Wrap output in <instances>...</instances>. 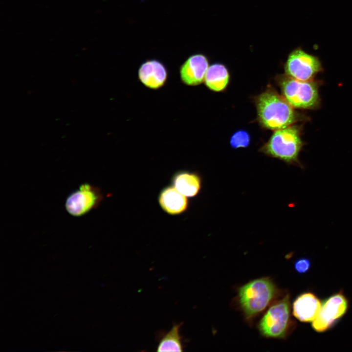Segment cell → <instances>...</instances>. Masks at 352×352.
Returning <instances> with one entry per match:
<instances>
[{
  "label": "cell",
  "instance_id": "5",
  "mask_svg": "<svg viewBox=\"0 0 352 352\" xmlns=\"http://www.w3.org/2000/svg\"><path fill=\"white\" fill-rule=\"evenodd\" d=\"M277 82L282 95L294 109L316 110L320 107V82L301 81L286 75L278 77Z\"/></svg>",
  "mask_w": 352,
  "mask_h": 352
},
{
  "label": "cell",
  "instance_id": "3",
  "mask_svg": "<svg viewBox=\"0 0 352 352\" xmlns=\"http://www.w3.org/2000/svg\"><path fill=\"white\" fill-rule=\"evenodd\" d=\"M304 145L301 138V127L292 125L275 131L260 151L288 164L301 167L299 156Z\"/></svg>",
  "mask_w": 352,
  "mask_h": 352
},
{
  "label": "cell",
  "instance_id": "6",
  "mask_svg": "<svg viewBox=\"0 0 352 352\" xmlns=\"http://www.w3.org/2000/svg\"><path fill=\"white\" fill-rule=\"evenodd\" d=\"M323 70L319 58L308 53L301 47L295 48L289 54L285 65L286 75L301 81L313 80Z\"/></svg>",
  "mask_w": 352,
  "mask_h": 352
},
{
  "label": "cell",
  "instance_id": "14",
  "mask_svg": "<svg viewBox=\"0 0 352 352\" xmlns=\"http://www.w3.org/2000/svg\"><path fill=\"white\" fill-rule=\"evenodd\" d=\"M229 79V73L226 67L221 64L216 63L209 66L204 83L209 89L219 92L226 88Z\"/></svg>",
  "mask_w": 352,
  "mask_h": 352
},
{
  "label": "cell",
  "instance_id": "1",
  "mask_svg": "<svg viewBox=\"0 0 352 352\" xmlns=\"http://www.w3.org/2000/svg\"><path fill=\"white\" fill-rule=\"evenodd\" d=\"M255 104L259 123L268 130L284 129L307 118L297 112L282 95L271 88L256 98Z\"/></svg>",
  "mask_w": 352,
  "mask_h": 352
},
{
  "label": "cell",
  "instance_id": "7",
  "mask_svg": "<svg viewBox=\"0 0 352 352\" xmlns=\"http://www.w3.org/2000/svg\"><path fill=\"white\" fill-rule=\"evenodd\" d=\"M349 306L348 299L342 290L325 299L319 314L312 322V328L317 332L332 329L346 313Z\"/></svg>",
  "mask_w": 352,
  "mask_h": 352
},
{
  "label": "cell",
  "instance_id": "2",
  "mask_svg": "<svg viewBox=\"0 0 352 352\" xmlns=\"http://www.w3.org/2000/svg\"><path fill=\"white\" fill-rule=\"evenodd\" d=\"M277 294L276 285L268 277L253 280L241 286L237 300L245 319L251 320L264 311Z\"/></svg>",
  "mask_w": 352,
  "mask_h": 352
},
{
  "label": "cell",
  "instance_id": "12",
  "mask_svg": "<svg viewBox=\"0 0 352 352\" xmlns=\"http://www.w3.org/2000/svg\"><path fill=\"white\" fill-rule=\"evenodd\" d=\"M158 202L161 208L171 215L183 213L188 206L187 197L179 193L173 185L165 187L161 191Z\"/></svg>",
  "mask_w": 352,
  "mask_h": 352
},
{
  "label": "cell",
  "instance_id": "9",
  "mask_svg": "<svg viewBox=\"0 0 352 352\" xmlns=\"http://www.w3.org/2000/svg\"><path fill=\"white\" fill-rule=\"evenodd\" d=\"M209 66L208 60L204 55H192L179 67L180 81L188 86H198L204 82Z\"/></svg>",
  "mask_w": 352,
  "mask_h": 352
},
{
  "label": "cell",
  "instance_id": "16",
  "mask_svg": "<svg viewBox=\"0 0 352 352\" xmlns=\"http://www.w3.org/2000/svg\"><path fill=\"white\" fill-rule=\"evenodd\" d=\"M250 143L249 133L245 130H238L231 136L230 144L233 149L244 148L247 147Z\"/></svg>",
  "mask_w": 352,
  "mask_h": 352
},
{
  "label": "cell",
  "instance_id": "4",
  "mask_svg": "<svg viewBox=\"0 0 352 352\" xmlns=\"http://www.w3.org/2000/svg\"><path fill=\"white\" fill-rule=\"evenodd\" d=\"M295 326L291 316L290 295L286 293L268 308L259 321L258 329L264 337L284 339Z\"/></svg>",
  "mask_w": 352,
  "mask_h": 352
},
{
  "label": "cell",
  "instance_id": "11",
  "mask_svg": "<svg viewBox=\"0 0 352 352\" xmlns=\"http://www.w3.org/2000/svg\"><path fill=\"white\" fill-rule=\"evenodd\" d=\"M322 303L313 292L306 291L299 295L292 304V314L303 323L312 322L319 314Z\"/></svg>",
  "mask_w": 352,
  "mask_h": 352
},
{
  "label": "cell",
  "instance_id": "13",
  "mask_svg": "<svg viewBox=\"0 0 352 352\" xmlns=\"http://www.w3.org/2000/svg\"><path fill=\"white\" fill-rule=\"evenodd\" d=\"M173 186L181 194L188 197L196 196L201 187V178L196 172L181 171L172 178Z\"/></svg>",
  "mask_w": 352,
  "mask_h": 352
},
{
  "label": "cell",
  "instance_id": "8",
  "mask_svg": "<svg viewBox=\"0 0 352 352\" xmlns=\"http://www.w3.org/2000/svg\"><path fill=\"white\" fill-rule=\"evenodd\" d=\"M103 198L101 190L98 187L84 183L67 197L65 208L70 215L80 217L97 207Z\"/></svg>",
  "mask_w": 352,
  "mask_h": 352
},
{
  "label": "cell",
  "instance_id": "17",
  "mask_svg": "<svg viewBox=\"0 0 352 352\" xmlns=\"http://www.w3.org/2000/svg\"><path fill=\"white\" fill-rule=\"evenodd\" d=\"M311 266L310 260L307 258H301L294 263V268L298 274H305L308 272Z\"/></svg>",
  "mask_w": 352,
  "mask_h": 352
},
{
  "label": "cell",
  "instance_id": "15",
  "mask_svg": "<svg viewBox=\"0 0 352 352\" xmlns=\"http://www.w3.org/2000/svg\"><path fill=\"white\" fill-rule=\"evenodd\" d=\"M181 324H175L161 339L157 352H182L183 345L179 330Z\"/></svg>",
  "mask_w": 352,
  "mask_h": 352
},
{
  "label": "cell",
  "instance_id": "10",
  "mask_svg": "<svg viewBox=\"0 0 352 352\" xmlns=\"http://www.w3.org/2000/svg\"><path fill=\"white\" fill-rule=\"evenodd\" d=\"M139 81L145 87L156 90L163 87L168 77L166 66L156 59L148 60L142 63L137 72Z\"/></svg>",
  "mask_w": 352,
  "mask_h": 352
}]
</instances>
